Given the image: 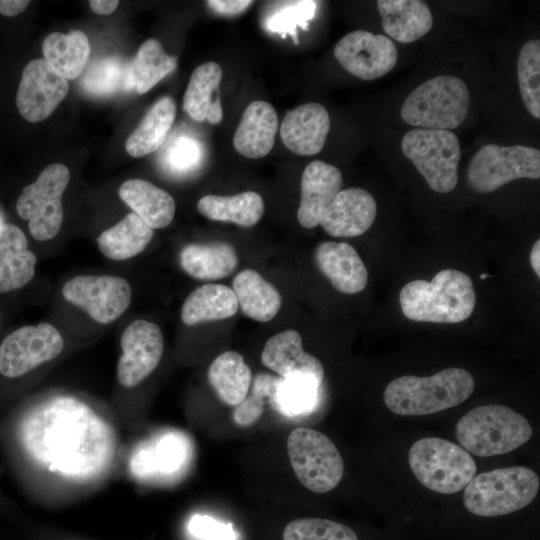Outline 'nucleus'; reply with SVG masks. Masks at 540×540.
I'll use <instances>...</instances> for the list:
<instances>
[{
	"label": "nucleus",
	"mask_w": 540,
	"mask_h": 540,
	"mask_svg": "<svg viewBox=\"0 0 540 540\" xmlns=\"http://www.w3.org/2000/svg\"><path fill=\"white\" fill-rule=\"evenodd\" d=\"M20 437L35 462L70 478L98 473L111 452L104 422L70 396H58L34 408L22 421Z\"/></svg>",
	"instance_id": "nucleus-1"
},
{
	"label": "nucleus",
	"mask_w": 540,
	"mask_h": 540,
	"mask_svg": "<svg viewBox=\"0 0 540 540\" xmlns=\"http://www.w3.org/2000/svg\"><path fill=\"white\" fill-rule=\"evenodd\" d=\"M399 302L409 320L454 324L472 315L476 293L466 273L443 269L430 282L416 279L406 283L400 290Z\"/></svg>",
	"instance_id": "nucleus-2"
},
{
	"label": "nucleus",
	"mask_w": 540,
	"mask_h": 540,
	"mask_svg": "<svg viewBox=\"0 0 540 540\" xmlns=\"http://www.w3.org/2000/svg\"><path fill=\"white\" fill-rule=\"evenodd\" d=\"M474 386L467 370L451 367L429 377H398L386 386L383 399L397 415H429L460 405L471 396Z\"/></svg>",
	"instance_id": "nucleus-3"
},
{
	"label": "nucleus",
	"mask_w": 540,
	"mask_h": 540,
	"mask_svg": "<svg viewBox=\"0 0 540 540\" xmlns=\"http://www.w3.org/2000/svg\"><path fill=\"white\" fill-rule=\"evenodd\" d=\"M455 433L463 449L480 457L509 453L525 444L533 430L528 420L503 405L476 407L463 415Z\"/></svg>",
	"instance_id": "nucleus-4"
},
{
	"label": "nucleus",
	"mask_w": 540,
	"mask_h": 540,
	"mask_svg": "<svg viewBox=\"0 0 540 540\" xmlns=\"http://www.w3.org/2000/svg\"><path fill=\"white\" fill-rule=\"evenodd\" d=\"M539 477L525 466H511L474 476L465 486L463 503L472 514L495 517L530 504L539 490Z\"/></svg>",
	"instance_id": "nucleus-5"
},
{
	"label": "nucleus",
	"mask_w": 540,
	"mask_h": 540,
	"mask_svg": "<svg viewBox=\"0 0 540 540\" xmlns=\"http://www.w3.org/2000/svg\"><path fill=\"white\" fill-rule=\"evenodd\" d=\"M470 95L456 76L431 78L414 89L404 101L400 115L409 125L424 129L450 130L466 118Z\"/></svg>",
	"instance_id": "nucleus-6"
},
{
	"label": "nucleus",
	"mask_w": 540,
	"mask_h": 540,
	"mask_svg": "<svg viewBox=\"0 0 540 540\" xmlns=\"http://www.w3.org/2000/svg\"><path fill=\"white\" fill-rule=\"evenodd\" d=\"M408 462L424 487L441 494L464 489L477 471L474 459L463 447L437 437L422 438L413 443Z\"/></svg>",
	"instance_id": "nucleus-7"
},
{
	"label": "nucleus",
	"mask_w": 540,
	"mask_h": 540,
	"mask_svg": "<svg viewBox=\"0 0 540 540\" xmlns=\"http://www.w3.org/2000/svg\"><path fill=\"white\" fill-rule=\"evenodd\" d=\"M401 149L433 191L448 193L456 187L461 149L453 132L412 129L403 136Z\"/></svg>",
	"instance_id": "nucleus-8"
},
{
	"label": "nucleus",
	"mask_w": 540,
	"mask_h": 540,
	"mask_svg": "<svg viewBox=\"0 0 540 540\" xmlns=\"http://www.w3.org/2000/svg\"><path fill=\"white\" fill-rule=\"evenodd\" d=\"M286 444L293 471L304 487L322 494L340 483L343 459L325 434L310 428H296L289 434Z\"/></svg>",
	"instance_id": "nucleus-9"
},
{
	"label": "nucleus",
	"mask_w": 540,
	"mask_h": 540,
	"mask_svg": "<svg viewBox=\"0 0 540 540\" xmlns=\"http://www.w3.org/2000/svg\"><path fill=\"white\" fill-rule=\"evenodd\" d=\"M70 172L60 163L48 165L35 182L24 187L16 202L18 215L28 221L29 232L39 241L54 238L63 222L62 195Z\"/></svg>",
	"instance_id": "nucleus-10"
},
{
	"label": "nucleus",
	"mask_w": 540,
	"mask_h": 540,
	"mask_svg": "<svg viewBox=\"0 0 540 540\" xmlns=\"http://www.w3.org/2000/svg\"><path fill=\"white\" fill-rule=\"evenodd\" d=\"M539 149L522 146H482L470 159L468 184L478 193L493 192L520 178L539 179Z\"/></svg>",
	"instance_id": "nucleus-11"
},
{
	"label": "nucleus",
	"mask_w": 540,
	"mask_h": 540,
	"mask_svg": "<svg viewBox=\"0 0 540 540\" xmlns=\"http://www.w3.org/2000/svg\"><path fill=\"white\" fill-rule=\"evenodd\" d=\"M63 347L61 333L51 324L20 327L0 345V373L8 378L22 376L57 357Z\"/></svg>",
	"instance_id": "nucleus-12"
},
{
	"label": "nucleus",
	"mask_w": 540,
	"mask_h": 540,
	"mask_svg": "<svg viewBox=\"0 0 540 540\" xmlns=\"http://www.w3.org/2000/svg\"><path fill=\"white\" fill-rule=\"evenodd\" d=\"M64 298L80 308L98 323L108 324L119 318L129 307L132 290L121 277L110 275H79L65 283Z\"/></svg>",
	"instance_id": "nucleus-13"
},
{
	"label": "nucleus",
	"mask_w": 540,
	"mask_h": 540,
	"mask_svg": "<svg viewBox=\"0 0 540 540\" xmlns=\"http://www.w3.org/2000/svg\"><path fill=\"white\" fill-rule=\"evenodd\" d=\"M334 55L350 74L374 80L389 73L396 65L398 51L388 37L366 30H355L342 37Z\"/></svg>",
	"instance_id": "nucleus-14"
},
{
	"label": "nucleus",
	"mask_w": 540,
	"mask_h": 540,
	"mask_svg": "<svg viewBox=\"0 0 540 540\" xmlns=\"http://www.w3.org/2000/svg\"><path fill=\"white\" fill-rule=\"evenodd\" d=\"M68 80L57 74L44 59H33L23 69L16 94L20 115L30 123L48 118L66 97Z\"/></svg>",
	"instance_id": "nucleus-15"
},
{
	"label": "nucleus",
	"mask_w": 540,
	"mask_h": 540,
	"mask_svg": "<svg viewBox=\"0 0 540 540\" xmlns=\"http://www.w3.org/2000/svg\"><path fill=\"white\" fill-rule=\"evenodd\" d=\"M121 349L118 380L124 387H135L156 369L161 360L164 340L159 326L141 319L133 321L121 335Z\"/></svg>",
	"instance_id": "nucleus-16"
},
{
	"label": "nucleus",
	"mask_w": 540,
	"mask_h": 540,
	"mask_svg": "<svg viewBox=\"0 0 540 540\" xmlns=\"http://www.w3.org/2000/svg\"><path fill=\"white\" fill-rule=\"evenodd\" d=\"M376 214V201L367 190L347 188L324 210L319 224L333 237H357L372 226Z\"/></svg>",
	"instance_id": "nucleus-17"
},
{
	"label": "nucleus",
	"mask_w": 540,
	"mask_h": 540,
	"mask_svg": "<svg viewBox=\"0 0 540 540\" xmlns=\"http://www.w3.org/2000/svg\"><path fill=\"white\" fill-rule=\"evenodd\" d=\"M329 130L330 117L326 108L309 102L286 111L280 137L291 152L311 156L323 149Z\"/></svg>",
	"instance_id": "nucleus-18"
},
{
	"label": "nucleus",
	"mask_w": 540,
	"mask_h": 540,
	"mask_svg": "<svg viewBox=\"0 0 540 540\" xmlns=\"http://www.w3.org/2000/svg\"><path fill=\"white\" fill-rule=\"evenodd\" d=\"M343 176L334 165L321 160L309 163L301 177V197L297 211L299 224L307 229L319 225L324 210L342 190Z\"/></svg>",
	"instance_id": "nucleus-19"
},
{
	"label": "nucleus",
	"mask_w": 540,
	"mask_h": 540,
	"mask_svg": "<svg viewBox=\"0 0 540 540\" xmlns=\"http://www.w3.org/2000/svg\"><path fill=\"white\" fill-rule=\"evenodd\" d=\"M263 365L281 378L306 375L319 384L324 378V367L313 355L304 351L299 332L293 329L281 331L268 339L261 353Z\"/></svg>",
	"instance_id": "nucleus-20"
},
{
	"label": "nucleus",
	"mask_w": 540,
	"mask_h": 540,
	"mask_svg": "<svg viewBox=\"0 0 540 540\" xmlns=\"http://www.w3.org/2000/svg\"><path fill=\"white\" fill-rule=\"evenodd\" d=\"M315 260L319 270L337 291L356 294L365 289L368 272L357 251L350 244L322 242L316 247Z\"/></svg>",
	"instance_id": "nucleus-21"
},
{
	"label": "nucleus",
	"mask_w": 540,
	"mask_h": 540,
	"mask_svg": "<svg viewBox=\"0 0 540 540\" xmlns=\"http://www.w3.org/2000/svg\"><path fill=\"white\" fill-rule=\"evenodd\" d=\"M277 130L274 107L266 101H253L242 114L233 138L234 148L247 158H262L272 150Z\"/></svg>",
	"instance_id": "nucleus-22"
},
{
	"label": "nucleus",
	"mask_w": 540,
	"mask_h": 540,
	"mask_svg": "<svg viewBox=\"0 0 540 540\" xmlns=\"http://www.w3.org/2000/svg\"><path fill=\"white\" fill-rule=\"evenodd\" d=\"M36 256L28 249L23 231L16 225H0V293L26 285L34 276Z\"/></svg>",
	"instance_id": "nucleus-23"
},
{
	"label": "nucleus",
	"mask_w": 540,
	"mask_h": 540,
	"mask_svg": "<svg viewBox=\"0 0 540 540\" xmlns=\"http://www.w3.org/2000/svg\"><path fill=\"white\" fill-rule=\"evenodd\" d=\"M376 4L383 30L398 42H415L432 28L433 16L424 1L378 0Z\"/></svg>",
	"instance_id": "nucleus-24"
},
{
	"label": "nucleus",
	"mask_w": 540,
	"mask_h": 540,
	"mask_svg": "<svg viewBox=\"0 0 540 540\" xmlns=\"http://www.w3.org/2000/svg\"><path fill=\"white\" fill-rule=\"evenodd\" d=\"M222 78V70L218 63L209 61L201 64L193 71L183 97V110L193 120L218 124L223 118L218 87Z\"/></svg>",
	"instance_id": "nucleus-25"
},
{
	"label": "nucleus",
	"mask_w": 540,
	"mask_h": 540,
	"mask_svg": "<svg viewBox=\"0 0 540 540\" xmlns=\"http://www.w3.org/2000/svg\"><path fill=\"white\" fill-rule=\"evenodd\" d=\"M119 197L150 228L167 227L175 215V201L171 194L149 181L129 179L118 190Z\"/></svg>",
	"instance_id": "nucleus-26"
},
{
	"label": "nucleus",
	"mask_w": 540,
	"mask_h": 540,
	"mask_svg": "<svg viewBox=\"0 0 540 540\" xmlns=\"http://www.w3.org/2000/svg\"><path fill=\"white\" fill-rule=\"evenodd\" d=\"M238 261L234 247L222 241L188 244L179 254L181 268L198 280L225 278L233 273Z\"/></svg>",
	"instance_id": "nucleus-27"
},
{
	"label": "nucleus",
	"mask_w": 540,
	"mask_h": 540,
	"mask_svg": "<svg viewBox=\"0 0 540 540\" xmlns=\"http://www.w3.org/2000/svg\"><path fill=\"white\" fill-rule=\"evenodd\" d=\"M233 291L242 312L258 322H268L279 312L282 298L278 289L259 272L246 269L233 280Z\"/></svg>",
	"instance_id": "nucleus-28"
},
{
	"label": "nucleus",
	"mask_w": 540,
	"mask_h": 540,
	"mask_svg": "<svg viewBox=\"0 0 540 540\" xmlns=\"http://www.w3.org/2000/svg\"><path fill=\"white\" fill-rule=\"evenodd\" d=\"M44 60L60 76L72 80L81 75L90 57V43L81 30L48 34L42 44Z\"/></svg>",
	"instance_id": "nucleus-29"
},
{
	"label": "nucleus",
	"mask_w": 540,
	"mask_h": 540,
	"mask_svg": "<svg viewBox=\"0 0 540 540\" xmlns=\"http://www.w3.org/2000/svg\"><path fill=\"white\" fill-rule=\"evenodd\" d=\"M238 302L234 291L223 284H204L192 291L181 309V320L186 325L218 321L234 316Z\"/></svg>",
	"instance_id": "nucleus-30"
},
{
	"label": "nucleus",
	"mask_w": 540,
	"mask_h": 540,
	"mask_svg": "<svg viewBox=\"0 0 540 540\" xmlns=\"http://www.w3.org/2000/svg\"><path fill=\"white\" fill-rule=\"evenodd\" d=\"M176 115L170 96L158 99L146 112L125 143L127 153L135 158L146 156L161 147Z\"/></svg>",
	"instance_id": "nucleus-31"
},
{
	"label": "nucleus",
	"mask_w": 540,
	"mask_h": 540,
	"mask_svg": "<svg viewBox=\"0 0 540 540\" xmlns=\"http://www.w3.org/2000/svg\"><path fill=\"white\" fill-rule=\"evenodd\" d=\"M208 381L224 404L236 406L249 392L252 372L241 354L226 351L211 363Z\"/></svg>",
	"instance_id": "nucleus-32"
},
{
	"label": "nucleus",
	"mask_w": 540,
	"mask_h": 540,
	"mask_svg": "<svg viewBox=\"0 0 540 540\" xmlns=\"http://www.w3.org/2000/svg\"><path fill=\"white\" fill-rule=\"evenodd\" d=\"M176 66V57L168 55L157 39H147L128 62L127 91L134 90L138 94L148 92Z\"/></svg>",
	"instance_id": "nucleus-33"
},
{
	"label": "nucleus",
	"mask_w": 540,
	"mask_h": 540,
	"mask_svg": "<svg viewBox=\"0 0 540 540\" xmlns=\"http://www.w3.org/2000/svg\"><path fill=\"white\" fill-rule=\"evenodd\" d=\"M153 238L150 228L134 212L102 232L96 239L99 250L108 259L121 261L141 253Z\"/></svg>",
	"instance_id": "nucleus-34"
},
{
	"label": "nucleus",
	"mask_w": 540,
	"mask_h": 540,
	"mask_svg": "<svg viewBox=\"0 0 540 540\" xmlns=\"http://www.w3.org/2000/svg\"><path fill=\"white\" fill-rule=\"evenodd\" d=\"M197 209L210 220L251 227L262 218L264 201L262 196L254 191L233 196L205 195L198 201Z\"/></svg>",
	"instance_id": "nucleus-35"
},
{
	"label": "nucleus",
	"mask_w": 540,
	"mask_h": 540,
	"mask_svg": "<svg viewBox=\"0 0 540 540\" xmlns=\"http://www.w3.org/2000/svg\"><path fill=\"white\" fill-rule=\"evenodd\" d=\"M320 384L306 375L279 378L272 407L285 416H296L310 412L317 401Z\"/></svg>",
	"instance_id": "nucleus-36"
},
{
	"label": "nucleus",
	"mask_w": 540,
	"mask_h": 540,
	"mask_svg": "<svg viewBox=\"0 0 540 540\" xmlns=\"http://www.w3.org/2000/svg\"><path fill=\"white\" fill-rule=\"evenodd\" d=\"M128 62L116 56L95 60L82 77V88L94 96H110L118 91H127Z\"/></svg>",
	"instance_id": "nucleus-37"
},
{
	"label": "nucleus",
	"mask_w": 540,
	"mask_h": 540,
	"mask_svg": "<svg viewBox=\"0 0 540 540\" xmlns=\"http://www.w3.org/2000/svg\"><path fill=\"white\" fill-rule=\"evenodd\" d=\"M518 83L526 109L540 118V41L526 42L518 57Z\"/></svg>",
	"instance_id": "nucleus-38"
},
{
	"label": "nucleus",
	"mask_w": 540,
	"mask_h": 540,
	"mask_svg": "<svg viewBox=\"0 0 540 540\" xmlns=\"http://www.w3.org/2000/svg\"><path fill=\"white\" fill-rule=\"evenodd\" d=\"M279 378L266 373L258 374L252 385L251 392L235 406L232 419L239 427H250L262 416L264 405H272L276 385Z\"/></svg>",
	"instance_id": "nucleus-39"
},
{
	"label": "nucleus",
	"mask_w": 540,
	"mask_h": 540,
	"mask_svg": "<svg viewBox=\"0 0 540 540\" xmlns=\"http://www.w3.org/2000/svg\"><path fill=\"white\" fill-rule=\"evenodd\" d=\"M283 540H358L348 526L322 518H301L289 522Z\"/></svg>",
	"instance_id": "nucleus-40"
},
{
	"label": "nucleus",
	"mask_w": 540,
	"mask_h": 540,
	"mask_svg": "<svg viewBox=\"0 0 540 540\" xmlns=\"http://www.w3.org/2000/svg\"><path fill=\"white\" fill-rule=\"evenodd\" d=\"M279 10L275 11L268 20V28L283 35L290 33L295 36L296 26H303L314 15V1L279 2Z\"/></svg>",
	"instance_id": "nucleus-41"
},
{
	"label": "nucleus",
	"mask_w": 540,
	"mask_h": 540,
	"mask_svg": "<svg viewBox=\"0 0 540 540\" xmlns=\"http://www.w3.org/2000/svg\"><path fill=\"white\" fill-rule=\"evenodd\" d=\"M188 530L200 540H236L232 524L217 521L207 515H193Z\"/></svg>",
	"instance_id": "nucleus-42"
},
{
	"label": "nucleus",
	"mask_w": 540,
	"mask_h": 540,
	"mask_svg": "<svg viewBox=\"0 0 540 540\" xmlns=\"http://www.w3.org/2000/svg\"><path fill=\"white\" fill-rule=\"evenodd\" d=\"M156 447L151 451L142 453V464L150 462L149 468L151 469L155 462L160 460L158 468L170 471L179 466L182 458V446L176 438H161Z\"/></svg>",
	"instance_id": "nucleus-43"
},
{
	"label": "nucleus",
	"mask_w": 540,
	"mask_h": 540,
	"mask_svg": "<svg viewBox=\"0 0 540 540\" xmlns=\"http://www.w3.org/2000/svg\"><path fill=\"white\" fill-rule=\"evenodd\" d=\"M198 157V146L191 139H180L177 141L170 154L171 162L179 168H187L195 164Z\"/></svg>",
	"instance_id": "nucleus-44"
},
{
	"label": "nucleus",
	"mask_w": 540,
	"mask_h": 540,
	"mask_svg": "<svg viewBox=\"0 0 540 540\" xmlns=\"http://www.w3.org/2000/svg\"><path fill=\"white\" fill-rule=\"evenodd\" d=\"M253 1L247 0H209L206 5L215 13L225 16L238 15L246 10Z\"/></svg>",
	"instance_id": "nucleus-45"
},
{
	"label": "nucleus",
	"mask_w": 540,
	"mask_h": 540,
	"mask_svg": "<svg viewBox=\"0 0 540 540\" xmlns=\"http://www.w3.org/2000/svg\"><path fill=\"white\" fill-rule=\"evenodd\" d=\"M30 1L27 0H0V14L13 17L22 13Z\"/></svg>",
	"instance_id": "nucleus-46"
},
{
	"label": "nucleus",
	"mask_w": 540,
	"mask_h": 540,
	"mask_svg": "<svg viewBox=\"0 0 540 540\" xmlns=\"http://www.w3.org/2000/svg\"><path fill=\"white\" fill-rule=\"evenodd\" d=\"M117 0H91L89 6L91 10L98 15H109L118 7Z\"/></svg>",
	"instance_id": "nucleus-47"
},
{
	"label": "nucleus",
	"mask_w": 540,
	"mask_h": 540,
	"mask_svg": "<svg viewBox=\"0 0 540 540\" xmlns=\"http://www.w3.org/2000/svg\"><path fill=\"white\" fill-rule=\"evenodd\" d=\"M529 259H530V265L533 271L539 278L540 277V240L539 239L534 243L530 251Z\"/></svg>",
	"instance_id": "nucleus-48"
},
{
	"label": "nucleus",
	"mask_w": 540,
	"mask_h": 540,
	"mask_svg": "<svg viewBox=\"0 0 540 540\" xmlns=\"http://www.w3.org/2000/svg\"><path fill=\"white\" fill-rule=\"evenodd\" d=\"M489 276H490L489 274L483 273V274L480 275V279L484 280Z\"/></svg>",
	"instance_id": "nucleus-49"
},
{
	"label": "nucleus",
	"mask_w": 540,
	"mask_h": 540,
	"mask_svg": "<svg viewBox=\"0 0 540 540\" xmlns=\"http://www.w3.org/2000/svg\"><path fill=\"white\" fill-rule=\"evenodd\" d=\"M1 225V224H0Z\"/></svg>",
	"instance_id": "nucleus-50"
}]
</instances>
